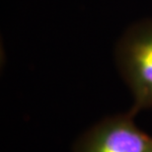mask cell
Masks as SVG:
<instances>
[{
	"label": "cell",
	"instance_id": "obj_1",
	"mask_svg": "<svg viewBox=\"0 0 152 152\" xmlns=\"http://www.w3.org/2000/svg\"><path fill=\"white\" fill-rule=\"evenodd\" d=\"M115 62L132 95L130 111L152 109V20L126 30L115 48Z\"/></svg>",
	"mask_w": 152,
	"mask_h": 152
},
{
	"label": "cell",
	"instance_id": "obj_2",
	"mask_svg": "<svg viewBox=\"0 0 152 152\" xmlns=\"http://www.w3.org/2000/svg\"><path fill=\"white\" fill-rule=\"evenodd\" d=\"M129 111L102 118L76 140L72 152H152V136L138 127Z\"/></svg>",
	"mask_w": 152,
	"mask_h": 152
}]
</instances>
